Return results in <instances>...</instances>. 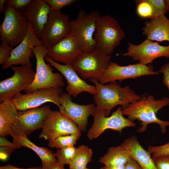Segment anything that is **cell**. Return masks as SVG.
I'll list each match as a JSON object with an SVG mask.
<instances>
[{
	"label": "cell",
	"instance_id": "1",
	"mask_svg": "<svg viewBox=\"0 0 169 169\" xmlns=\"http://www.w3.org/2000/svg\"><path fill=\"white\" fill-rule=\"evenodd\" d=\"M169 105V98L164 97L156 100L152 95H143V97L135 101L124 108L122 113L130 120H136L140 121L141 127L136 132L141 133L147 129L148 125L151 123L158 124L162 133L166 131V127L169 126V121L160 120L156 116L158 111L163 107Z\"/></svg>",
	"mask_w": 169,
	"mask_h": 169
},
{
	"label": "cell",
	"instance_id": "2",
	"mask_svg": "<svg viewBox=\"0 0 169 169\" xmlns=\"http://www.w3.org/2000/svg\"><path fill=\"white\" fill-rule=\"evenodd\" d=\"M89 80L97 90L94 96L96 111L104 113L106 116H108L111 110L116 106L125 107L131 103L141 99L143 96L136 94L128 85L122 87L116 81L103 84L95 79Z\"/></svg>",
	"mask_w": 169,
	"mask_h": 169
},
{
	"label": "cell",
	"instance_id": "3",
	"mask_svg": "<svg viewBox=\"0 0 169 169\" xmlns=\"http://www.w3.org/2000/svg\"><path fill=\"white\" fill-rule=\"evenodd\" d=\"M125 36V31L116 19L109 15H100L96 22L95 33V49L111 55Z\"/></svg>",
	"mask_w": 169,
	"mask_h": 169
},
{
	"label": "cell",
	"instance_id": "4",
	"mask_svg": "<svg viewBox=\"0 0 169 169\" xmlns=\"http://www.w3.org/2000/svg\"><path fill=\"white\" fill-rule=\"evenodd\" d=\"M33 49L36 60V72L33 82L24 92L28 93L42 88H62L64 85L63 75L58 72L54 73L50 64L45 63L46 48L42 45L33 47Z\"/></svg>",
	"mask_w": 169,
	"mask_h": 169
},
{
	"label": "cell",
	"instance_id": "5",
	"mask_svg": "<svg viewBox=\"0 0 169 169\" xmlns=\"http://www.w3.org/2000/svg\"><path fill=\"white\" fill-rule=\"evenodd\" d=\"M100 15L97 11L87 13L80 9L76 19L70 21V33L77 40L82 53H89L94 51L96 43L94 34L95 33L97 21Z\"/></svg>",
	"mask_w": 169,
	"mask_h": 169
},
{
	"label": "cell",
	"instance_id": "6",
	"mask_svg": "<svg viewBox=\"0 0 169 169\" xmlns=\"http://www.w3.org/2000/svg\"><path fill=\"white\" fill-rule=\"evenodd\" d=\"M4 17L0 26L1 41L6 42L12 47L19 44L27 33L28 21L23 13L12 6L5 5Z\"/></svg>",
	"mask_w": 169,
	"mask_h": 169
},
{
	"label": "cell",
	"instance_id": "7",
	"mask_svg": "<svg viewBox=\"0 0 169 169\" xmlns=\"http://www.w3.org/2000/svg\"><path fill=\"white\" fill-rule=\"evenodd\" d=\"M111 58V55L95 49L90 53H81L71 65L84 79H92L99 81L108 67Z\"/></svg>",
	"mask_w": 169,
	"mask_h": 169
},
{
	"label": "cell",
	"instance_id": "8",
	"mask_svg": "<svg viewBox=\"0 0 169 169\" xmlns=\"http://www.w3.org/2000/svg\"><path fill=\"white\" fill-rule=\"evenodd\" d=\"M13 74L0 81V101L12 99L33 82L35 72L31 67L22 66L11 68Z\"/></svg>",
	"mask_w": 169,
	"mask_h": 169
},
{
	"label": "cell",
	"instance_id": "9",
	"mask_svg": "<svg viewBox=\"0 0 169 169\" xmlns=\"http://www.w3.org/2000/svg\"><path fill=\"white\" fill-rule=\"evenodd\" d=\"M122 107H119L108 117L104 113L96 111L93 115L94 121L87 133L90 140L95 139L107 129H110L121 133L122 130L127 127H135L136 124L124 117L122 113Z\"/></svg>",
	"mask_w": 169,
	"mask_h": 169
},
{
	"label": "cell",
	"instance_id": "10",
	"mask_svg": "<svg viewBox=\"0 0 169 169\" xmlns=\"http://www.w3.org/2000/svg\"><path fill=\"white\" fill-rule=\"evenodd\" d=\"M63 93L62 88H42L25 94L19 93L12 100L19 111L39 107L47 102L52 103L59 107L60 98Z\"/></svg>",
	"mask_w": 169,
	"mask_h": 169
},
{
	"label": "cell",
	"instance_id": "11",
	"mask_svg": "<svg viewBox=\"0 0 169 169\" xmlns=\"http://www.w3.org/2000/svg\"><path fill=\"white\" fill-rule=\"evenodd\" d=\"M51 110L50 106L45 105L24 111H18L11 133L16 136H27L41 128L47 115Z\"/></svg>",
	"mask_w": 169,
	"mask_h": 169
},
{
	"label": "cell",
	"instance_id": "12",
	"mask_svg": "<svg viewBox=\"0 0 169 169\" xmlns=\"http://www.w3.org/2000/svg\"><path fill=\"white\" fill-rule=\"evenodd\" d=\"M40 138L51 140L59 136L71 134L81 135V131L72 120L59 111L51 110L42 125Z\"/></svg>",
	"mask_w": 169,
	"mask_h": 169
},
{
	"label": "cell",
	"instance_id": "13",
	"mask_svg": "<svg viewBox=\"0 0 169 169\" xmlns=\"http://www.w3.org/2000/svg\"><path fill=\"white\" fill-rule=\"evenodd\" d=\"M159 73L154 71L151 64L144 65L140 63L120 66L111 61L99 81L100 83L105 84L118 80L120 82L129 79H134L143 76L156 75Z\"/></svg>",
	"mask_w": 169,
	"mask_h": 169
},
{
	"label": "cell",
	"instance_id": "14",
	"mask_svg": "<svg viewBox=\"0 0 169 169\" xmlns=\"http://www.w3.org/2000/svg\"><path fill=\"white\" fill-rule=\"evenodd\" d=\"M28 22V29L25 37L13 49L8 60L2 65L3 69L18 64L32 67L30 59L34 54L33 48L44 45L42 41L36 34L31 23L29 21Z\"/></svg>",
	"mask_w": 169,
	"mask_h": 169
},
{
	"label": "cell",
	"instance_id": "15",
	"mask_svg": "<svg viewBox=\"0 0 169 169\" xmlns=\"http://www.w3.org/2000/svg\"><path fill=\"white\" fill-rule=\"evenodd\" d=\"M70 30V21L68 15L51 11L40 38L47 48L68 35Z\"/></svg>",
	"mask_w": 169,
	"mask_h": 169
},
{
	"label": "cell",
	"instance_id": "16",
	"mask_svg": "<svg viewBox=\"0 0 169 169\" xmlns=\"http://www.w3.org/2000/svg\"><path fill=\"white\" fill-rule=\"evenodd\" d=\"M127 51L119 54L132 58L139 63L147 65L159 57L169 58V45H160L157 42L146 39L141 44L135 45L128 43Z\"/></svg>",
	"mask_w": 169,
	"mask_h": 169
},
{
	"label": "cell",
	"instance_id": "17",
	"mask_svg": "<svg viewBox=\"0 0 169 169\" xmlns=\"http://www.w3.org/2000/svg\"><path fill=\"white\" fill-rule=\"evenodd\" d=\"M60 105L59 111L64 116L73 121L80 131H86L88 118L96 111V106L93 104L81 105L73 102L71 96L63 93L59 99Z\"/></svg>",
	"mask_w": 169,
	"mask_h": 169
},
{
	"label": "cell",
	"instance_id": "18",
	"mask_svg": "<svg viewBox=\"0 0 169 169\" xmlns=\"http://www.w3.org/2000/svg\"><path fill=\"white\" fill-rule=\"evenodd\" d=\"M81 53L77 40L70 33L46 48V55L52 60L64 64H71Z\"/></svg>",
	"mask_w": 169,
	"mask_h": 169
},
{
	"label": "cell",
	"instance_id": "19",
	"mask_svg": "<svg viewBox=\"0 0 169 169\" xmlns=\"http://www.w3.org/2000/svg\"><path fill=\"white\" fill-rule=\"evenodd\" d=\"M44 59L45 61L58 70L65 78L68 84L66 91L71 96L76 97L84 92L94 95L96 93L97 90L95 86L88 84L81 79L71 64H60L52 60L46 55Z\"/></svg>",
	"mask_w": 169,
	"mask_h": 169
},
{
	"label": "cell",
	"instance_id": "20",
	"mask_svg": "<svg viewBox=\"0 0 169 169\" xmlns=\"http://www.w3.org/2000/svg\"><path fill=\"white\" fill-rule=\"evenodd\" d=\"M51 10L44 0H32L22 12L28 21L32 23L36 34L40 38Z\"/></svg>",
	"mask_w": 169,
	"mask_h": 169
},
{
	"label": "cell",
	"instance_id": "21",
	"mask_svg": "<svg viewBox=\"0 0 169 169\" xmlns=\"http://www.w3.org/2000/svg\"><path fill=\"white\" fill-rule=\"evenodd\" d=\"M120 145L127 151L130 157L135 160L142 169H158L151 153L143 148L136 136H133L125 139Z\"/></svg>",
	"mask_w": 169,
	"mask_h": 169
},
{
	"label": "cell",
	"instance_id": "22",
	"mask_svg": "<svg viewBox=\"0 0 169 169\" xmlns=\"http://www.w3.org/2000/svg\"><path fill=\"white\" fill-rule=\"evenodd\" d=\"M142 30L147 39L169 42V19L165 15L145 22Z\"/></svg>",
	"mask_w": 169,
	"mask_h": 169
},
{
	"label": "cell",
	"instance_id": "23",
	"mask_svg": "<svg viewBox=\"0 0 169 169\" xmlns=\"http://www.w3.org/2000/svg\"><path fill=\"white\" fill-rule=\"evenodd\" d=\"M18 110L12 99L0 102V136L11 135V130Z\"/></svg>",
	"mask_w": 169,
	"mask_h": 169
},
{
	"label": "cell",
	"instance_id": "24",
	"mask_svg": "<svg viewBox=\"0 0 169 169\" xmlns=\"http://www.w3.org/2000/svg\"><path fill=\"white\" fill-rule=\"evenodd\" d=\"M13 143L21 146L27 147L33 150L41 159L42 163H49L57 161L55 154L47 148L39 147L31 142L26 136H16L11 133Z\"/></svg>",
	"mask_w": 169,
	"mask_h": 169
},
{
	"label": "cell",
	"instance_id": "25",
	"mask_svg": "<svg viewBox=\"0 0 169 169\" xmlns=\"http://www.w3.org/2000/svg\"><path fill=\"white\" fill-rule=\"evenodd\" d=\"M130 158L127 151L120 145L110 147L99 162L105 166L125 165Z\"/></svg>",
	"mask_w": 169,
	"mask_h": 169
},
{
	"label": "cell",
	"instance_id": "26",
	"mask_svg": "<svg viewBox=\"0 0 169 169\" xmlns=\"http://www.w3.org/2000/svg\"><path fill=\"white\" fill-rule=\"evenodd\" d=\"M92 149L84 145L77 148L76 154L69 165V169H87L86 166L92 160Z\"/></svg>",
	"mask_w": 169,
	"mask_h": 169
},
{
	"label": "cell",
	"instance_id": "27",
	"mask_svg": "<svg viewBox=\"0 0 169 169\" xmlns=\"http://www.w3.org/2000/svg\"><path fill=\"white\" fill-rule=\"evenodd\" d=\"M80 136L75 134L60 136L49 140L48 145L52 148L59 149L74 146Z\"/></svg>",
	"mask_w": 169,
	"mask_h": 169
},
{
	"label": "cell",
	"instance_id": "28",
	"mask_svg": "<svg viewBox=\"0 0 169 169\" xmlns=\"http://www.w3.org/2000/svg\"><path fill=\"white\" fill-rule=\"evenodd\" d=\"M77 148L72 146L58 150L55 154L57 160L62 164H69L74 156Z\"/></svg>",
	"mask_w": 169,
	"mask_h": 169
},
{
	"label": "cell",
	"instance_id": "29",
	"mask_svg": "<svg viewBox=\"0 0 169 169\" xmlns=\"http://www.w3.org/2000/svg\"><path fill=\"white\" fill-rule=\"evenodd\" d=\"M137 8V14L143 18H151L152 14V8L147 0H140L138 2Z\"/></svg>",
	"mask_w": 169,
	"mask_h": 169
},
{
	"label": "cell",
	"instance_id": "30",
	"mask_svg": "<svg viewBox=\"0 0 169 169\" xmlns=\"http://www.w3.org/2000/svg\"><path fill=\"white\" fill-rule=\"evenodd\" d=\"M152 8L151 19L165 15L166 13L164 0H147Z\"/></svg>",
	"mask_w": 169,
	"mask_h": 169
},
{
	"label": "cell",
	"instance_id": "31",
	"mask_svg": "<svg viewBox=\"0 0 169 169\" xmlns=\"http://www.w3.org/2000/svg\"><path fill=\"white\" fill-rule=\"evenodd\" d=\"M49 6L51 11L60 12L65 6H70L77 0H44Z\"/></svg>",
	"mask_w": 169,
	"mask_h": 169
},
{
	"label": "cell",
	"instance_id": "32",
	"mask_svg": "<svg viewBox=\"0 0 169 169\" xmlns=\"http://www.w3.org/2000/svg\"><path fill=\"white\" fill-rule=\"evenodd\" d=\"M147 151L152 154V157L169 155V142L159 146H150Z\"/></svg>",
	"mask_w": 169,
	"mask_h": 169
},
{
	"label": "cell",
	"instance_id": "33",
	"mask_svg": "<svg viewBox=\"0 0 169 169\" xmlns=\"http://www.w3.org/2000/svg\"><path fill=\"white\" fill-rule=\"evenodd\" d=\"M13 47L6 42L2 41L0 45V64H5L9 58Z\"/></svg>",
	"mask_w": 169,
	"mask_h": 169
},
{
	"label": "cell",
	"instance_id": "34",
	"mask_svg": "<svg viewBox=\"0 0 169 169\" xmlns=\"http://www.w3.org/2000/svg\"><path fill=\"white\" fill-rule=\"evenodd\" d=\"M32 0H5V4L12 6L16 10L22 13Z\"/></svg>",
	"mask_w": 169,
	"mask_h": 169
},
{
	"label": "cell",
	"instance_id": "35",
	"mask_svg": "<svg viewBox=\"0 0 169 169\" xmlns=\"http://www.w3.org/2000/svg\"><path fill=\"white\" fill-rule=\"evenodd\" d=\"M158 169H169V155L152 157Z\"/></svg>",
	"mask_w": 169,
	"mask_h": 169
},
{
	"label": "cell",
	"instance_id": "36",
	"mask_svg": "<svg viewBox=\"0 0 169 169\" xmlns=\"http://www.w3.org/2000/svg\"><path fill=\"white\" fill-rule=\"evenodd\" d=\"M158 72L163 74V83L169 90V63L162 66Z\"/></svg>",
	"mask_w": 169,
	"mask_h": 169
},
{
	"label": "cell",
	"instance_id": "37",
	"mask_svg": "<svg viewBox=\"0 0 169 169\" xmlns=\"http://www.w3.org/2000/svg\"><path fill=\"white\" fill-rule=\"evenodd\" d=\"M41 167L42 169H65L64 165L58 160L49 163H42Z\"/></svg>",
	"mask_w": 169,
	"mask_h": 169
},
{
	"label": "cell",
	"instance_id": "38",
	"mask_svg": "<svg viewBox=\"0 0 169 169\" xmlns=\"http://www.w3.org/2000/svg\"><path fill=\"white\" fill-rule=\"evenodd\" d=\"M0 146L15 149L21 147L20 146L13 142H11L5 138V136H0Z\"/></svg>",
	"mask_w": 169,
	"mask_h": 169
},
{
	"label": "cell",
	"instance_id": "39",
	"mask_svg": "<svg viewBox=\"0 0 169 169\" xmlns=\"http://www.w3.org/2000/svg\"><path fill=\"white\" fill-rule=\"evenodd\" d=\"M124 169H142L137 162L131 158L125 165Z\"/></svg>",
	"mask_w": 169,
	"mask_h": 169
},
{
	"label": "cell",
	"instance_id": "40",
	"mask_svg": "<svg viewBox=\"0 0 169 169\" xmlns=\"http://www.w3.org/2000/svg\"><path fill=\"white\" fill-rule=\"evenodd\" d=\"M0 169H42L41 167H32L27 168H20L14 166L10 164L0 167Z\"/></svg>",
	"mask_w": 169,
	"mask_h": 169
},
{
	"label": "cell",
	"instance_id": "41",
	"mask_svg": "<svg viewBox=\"0 0 169 169\" xmlns=\"http://www.w3.org/2000/svg\"><path fill=\"white\" fill-rule=\"evenodd\" d=\"M125 165L104 166L100 169H124Z\"/></svg>",
	"mask_w": 169,
	"mask_h": 169
},
{
	"label": "cell",
	"instance_id": "42",
	"mask_svg": "<svg viewBox=\"0 0 169 169\" xmlns=\"http://www.w3.org/2000/svg\"><path fill=\"white\" fill-rule=\"evenodd\" d=\"M5 0H0V13H3L5 7L4 5L5 4Z\"/></svg>",
	"mask_w": 169,
	"mask_h": 169
},
{
	"label": "cell",
	"instance_id": "43",
	"mask_svg": "<svg viewBox=\"0 0 169 169\" xmlns=\"http://www.w3.org/2000/svg\"><path fill=\"white\" fill-rule=\"evenodd\" d=\"M165 5L166 13L169 12V0H164Z\"/></svg>",
	"mask_w": 169,
	"mask_h": 169
},
{
	"label": "cell",
	"instance_id": "44",
	"mask_svg": "<svg viewBox=\"0 0 169 169\" xmlns=\"http://www.w3.org/2000/svg\"><path fill=\"white\" fill-rule=\"evenodd\" d=\"M87 169H88V168H87Z\"/></svg>",
	"mask_w": 169,
	"mask_h": 169
}]
</instances>
